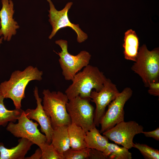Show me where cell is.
Segmentation results:
<instances>
[{"instance_id":"obj_1","label":"cell","mask_w":159,"mask_h":159,"mask_svg":"<svg viewBox=\"0 0 159 159\" xmlns=\"http://www.w3.org/2000/svg\"><path fill=\"white\" fill-rule=\"evenodd\" d=\"M43 72L37 67L29 66L23 70H15L8 81L0 84V92L4 98L13 101L16 109L21 108V101L25 97V91L29 83L34 80H42Z\"/></svg>"},{"instance_id":"obj_2","label":"cell","mask_w":159,"mask_h":159,"mask_svg":"<svg viewBox=\"0 0 159 159\" xmlns=\"http://www.w3.org/2000/svg\"><path fill=\"white\" fill-rule=\"evenodd\" d=\"M106 78L97 67L88 64L75 75L65 94L69 100L78 95L83 98H90L92 90L100 91Z\"/></svg>"},{"instance_id":"obj_3","label":"cell","mask_w":159,"mask_h":159,"mask_svg":"<svg viewBox=\"0 0 159 159\" xmlns=\"http://www.w3.org/2000/svg\"><path fill=\"white\" fill-rule=\"evenodd\" d=\"M135 62L131 69L141 78L146 87H148L150 83L159 82L158 48L150 51L143 44L139 48Z\"/></svg>"},{"instance_id":"obj_4","label":"cell","mask_w":159,"mask_h":159,"mask_svg":"<svg viewBox=\"0 0 159 159\" xmlns=\"http://www.w3.org/2000/svg\"><path fill=\"white\" fill-rule=\"evenodd\" d=\"M42 94L43 107L50 118L53 128L71 123L66 108L69 100L66 94L59 91L51 92L49 89L44 90Z\"/></svg>"},{"instance_id":"obj_5","label":"cell","mask_w":159,"mask_h":159,"mask_svg":"<svg viewBox=\"0 0 159 159\" xmlns=\"http://www.w3.org/2000/svg\"><path fill=\"white\" fill-rule=\"evenodd\" d=\"M61 49L60 52L56 53L59 58V61L65 80H72L75 75L82 69L89 64L91 55L86 51H82L76 55H72L68 51V42L59 39L55 41Z\"/></svg>"},{"instance_id":"obj_6","label":"cell","mask_w":159,"mask_h":159,"mask_svg":"<svg viewBox=\"0 0 159 159\" xmlns=\"http://www.w3.org/2000/svg\"><path fill=\"white\" fill-rule=\"evenodd\" d=\"M90 98L77 96L69 100L66 105L71 122L81 127L86 132L95 126L94 124V108Z\"/></svg>"},{"instance_id":"obj_7","label":"cell","mask_w":159,"mask_h":159,"mask_svg":"<svg viewBox=\"0 0 159 159\" xmlns=\"http://www.w3.org/2000/svg\"><path fill=\"white\" fill-rule=\"evenodd\" d=\"M17 120V123L9 122L6 128V130L14 136L26 139L39 148L47 142L45 135L42 134L38 129V124L28 118L24 111H23Z\"/></svg>"},{"instance_id":"obj_8","label":"cell","mask_w":159,"mask_h":159,"mask_svg":"<svg viewBox=\"0 0 159 159\" xmlns=\"http://www.w3.org/2000/svg\"><path fill=\"white\" fill-rule=\"evenodd\" d=\"M132 94V90L129 87H126L109 104L108 109L100 122V133H102L117 124L124 121V106Z\"/></svg>"},{"instance_id":"obj_9","label":"cell","mask_w":159,"mask_h":159,"mask_svg":"<svg viewBox=\"0 0 159 159\" xmlns=\"http://www.w3.org/2000/svg\"><path fill=\"white\" fill-rule=\"evenodd\" d=\"M49 6L48 10L49 21L52 27V32L49 37L51 39L60 29L68 27L72 29L77 33V41L81 43L87 40L88 36L79 27V24H76L70 22L68 16V12L73 4L71 2L67 3L62 10L58 11L51 0H47Z\"/></svg>"},{"instance_id":"obj_10","label":"cell","mask_w":159,"mask_h":159,"mask_svg":"<svg viewBox=\"0 0 159 159\" xmlns=\"http://www.w3.org/2000/svg\"><path fill=\"white\" fill-rule=\"evenodd\" d=\"M143 127L134 121L121 122L102 134L108 139L128 149L133 147V142L137 134L142 133Z\"/></svg>"},{"instance_id":"obj_11","label":"cell","mask_w":159,"mask_h":159,"mask_svg":"<svg viewBox=\"0 0 159 159\" xmlns=\"http://www.w3.org/2000/svg\"><path fill=\"white\" fill-rule=\"evenodd\" d=\"M115 85L109 79L106 78L102 88L99 91L92 90L90 97L91 101L96 105L94 122L95 126L99 127L100 121L105 112L106 107L119 93Z\"/></svg>"},{"instance_id":"obj_12","label":"cell","mask_w":159,"mask_h":159,"mask_svg":"<svg viewBox=\"0 0 159 159\" xmlns=\"http://www.w3.org/2000/svg\"><path fill=\"white\" fill-rule=\"evenodd\" d=\"M2 8L0 10V37L4 41H9L13 36L16 34L19 28L13 18L14 4L11 0H1Z\"/></svg>"},{"instance_id":"obj_13","label":"cell","mask_w":159,"mask_h":159,"mask_svg":"<svg viewBox=\"0 0 159 159\" xmlns=\"http://www.w3.org/2000/svg\"><path fill=\"white\" fill-rule=\"evenodd\" d=\"M34 94L36 101L37 106L35 109H28L24 111L27 117L38 122L40 126L41 132L45 135L47 142L50 144L53 128L50 118L43 109L42 104V99L40 97L37 87L34 91Z\"/></svg>"},{"instance_id":"obj_14","label":"cell","mask_w":159,"mask_h":159,"mask_svg":"<svg viewBox=\"0 0 159 159\" xmlns=\"http://www.w3.org/2000/svg\"><path fill=\"white\" fill-rule=\"evenodd\" d=\"M18 144L11 148H6L0 142V159H24L31 147L34 144L29 140L21 138Z\"/></svg>"},{"instance_id":"obj_15","label":"cell","mask_w":159,"mask_h":159,"mask_svg":"<svg viewBox=\"0 0 159 159\" xmlns=\"http://www.w3.org/2000/svg\"><path fill=\"white\" fill-rule=\"evenodd\" d=\"M51 144L58 153L62 155L70 148L68 125L59 126L53 128Z\"/></svg>"},{"instance_id":"obj_16","label":"cell","mask_w":159,"mask_h":159,"mask_svg":"<svg viewBox=\"0 0 159 159\" xmlns=\"http://www.w3.org/2000/svg\"><path fill=\"white\" fill-rule=\"evenodd\" d=\"M124 41L123 47L125 58L135 62L139 48V39L135 32L132 29L127 31L125 34Z\"/></svg>"},{"instance_id":"obj_17","label":"cell","mask_w":159,"mask_h":159,"mask_svg":"<svg viewBox=\"0 0 159 159\" xmlns=\"http://www.w3.org/2000/svg\"><path fill=\"white\" fill-rule=\"evenodd\" d=\"M85 141L87 147L103 152L108 143V139L105 136L102 135L95 126L86 132Z\"/></svg>"},{"instance_id":"obj_18","label":"cell","mask_w":159,"mask_h":159,"mask_svg":"<svg viewBox=\"0 0 159 159\" xmlns=\"http://www.w3.org/2000/svg\"><path fill=\"white\" fill-rule=\"evenodd\" d=\"M70 148L81 149L87 148L85 141L86 132L80 126L71 123L68 125Z\"/></svg>"},{"instance_id":"obj_19","label":"cell","mask_w":159,"mask_h":159,"mask_svg":"<svg viewBox=\"0 0 159 159\" xmlns=\"http://www.w3.org/2000/svg\"><path fill=\"white\" fill-rule=\"evenodd\" d=\"M128 149L124 147L109 143L106 148L102 152L106 159H131V153Z\"/></svg>"},{"instance_id":"obj_20","label":"cell","mask_w":159,"mask_h":159,"mask_svg":"<svg viewBox=\"0 0 159 159\" xmlns=\"http://www.w3.org/2000/svg\"><path fill=\"white\" fill-rule=\"evenodd\" d=\"M4 99L0 92V126L5 127L9 122H15L23 110L21 108L12 110L7 109L4 104Z\"/></svg>"},{"instance_id":"obj_21","label":"cell","mask_w":159,"mask_h":159,"mask_svg":"<svg viewBox=\"0 0 159 159\" xmlns=\"http://www.w3.org/2000/svg\"><path fill=\"white\" fill-rule=\"evenodd\" d=\"M133 147L140 151L144 158L146 159H159V150L144 144L135 143Z\"/></svg>"},{"instance_id":"obj_22","label":"cell","mask_w":159,"mask_h":159,"mask_svg":"<svg viewBox=\"0 0 159 159\" xmlns=\"http://www.w3.org/2000/svg\"><path fill=\"white\" fill-rule=\"evenodd\" d=\"M39 148L42 151L41 159H64L63 155L58 153L51 143L47 142Z\"/></svg>"},{"instance_id":"obj_23","label":"cell","mask_w":159,"mask_h":159,"mask_svg":"<svg viewBox=\"0 0 159 159\" xmlns=\"http://www.w3.org/2000/svg\"><path fill=\"white\" fill-rule=\"evenodd\" d=\"M90 148H86L81 149L70 148L63 153L64 159H88Z\"/></svg>"},{"instance_id":"obj_24","label":"cell","mask_w":159,"mask_h":159,"mask_svg":"<svg viewBox=\"0 0 159 159\" xmlns=\"http://www.w3.org/2000/svg\"><path fill=\"white\" fill-rule=\"evenodd\" d=\"M105 159L102 152L94 149H90L88 159Z\"/></svg>"},{"instance_id":"obj_25","label":"cell","mask_w":159,"mask_h":159,"mask_svg":"<svg viewBox=\"0 0 159 159\" xmlns=\"http://www.w3.org/2000/svg\"><path fill=\"white\" fill-rule=\"evenodd\" d=\"M149 89L148 93L154 96H159V82H153L150 83L148 87Z\"/></svg>"},{"instance_id":"obj_26","label":"cell","mask_w":159,"mask_h":159,"mask_svg":"<svg viewBox=\"0 0 159 159\" xmlns=\"http://www.w3.org/2000/svg\"><path fill=\"white\" fill-rule=\"evenodd\" d=\"M147 137L152 138L157 141H159V128L150 131H143V132Z\"/></svg>"},{"instance_id":"obj_27","label":"cell","mask_w":159,"mask_h":159,"mask_svg":"<svg viewBox=\"0 0 159 159\" xmlns=\"http://www.w3.org/2000/svg\"><path fill=\"white\" fill-rule=\"evenodd\" d=\"M42 156V151L39 147L35 151L34 153L30 157L25 158L26 159H40Z\"/></svg>"},{"instance_id":"obj_28","label":"cell","mask_w":159,"mask_h":159,"mask_svg":"<svg viewBox=\"0 0 159 159\" xmlns=\"http://www.w3.org/2000/svg\"><path fill=\"white\" fill-rule=\"evenodd\" d=\"M1 27V23L0 21V28ZM3 40V37H1L0 38V47L1 44L2 43V41Z\"/></svg>"}]
</instances>
